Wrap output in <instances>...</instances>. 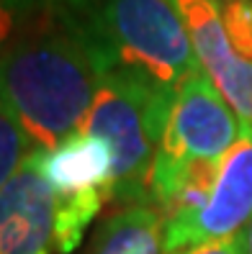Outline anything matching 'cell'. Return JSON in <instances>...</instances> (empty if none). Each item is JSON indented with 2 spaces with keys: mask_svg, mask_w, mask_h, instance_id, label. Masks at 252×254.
<instances>
[{
  "mask_svg": "<svg viewBox=\"0 0 252 254\" xmlns=\"http://www.w3.org/2000/svg\"><path fill=\"white\" fill-rule=\"evenodd\" d=\"M106 69L83 18L47 8L0 54V98L34 149H52L80 133Z\"/></svg>",
  "mask_w": 252,
  "mask_h": 254,
  "instance_id": "1",
  "label": "cell"
},
{
  "mask_svg": "<svg viewBox=\"0 0 252 254\" xmlns=\"http://www.w3.org/2000/svg\"><path fill=\"white\" fill-rule=\"evenodd\" d=\"M172 98L121 69L100 74L98 93L80 133L106 141L113 157L108 198L126 205H152V164L168 126Z\"/></svg>",
  "mask_w": 252,
  "mask_h": 254,
  "instance_id": "2",
  "label": "cell"
},
{
  "mask_svg": "<svg viewBox=\"0 0 252 254\" xmlns=\"http://www.w3.org/2000/svg\"><path fill=\"white\" fill-rule=\"evenodd\" d=\"M83 23L108 69L142 77L168 95L203 69L185 23L168 0H98Z\"/></svg>",
  "mask_w": 252,
  "mask_h": 254,
  "instance_id": "3",
  "label": "cell"
},
{
  "mask_svg": "<svg viewBox=\"0 0 252 254\" xmlns=\"http://www.w3.org/2000/svg\"><path fill=\"white\" fill-rule=\"evenodd\" d=\"M242 121L203 69L180 85L175 93L168 126L152 164V188L196 159L224 157L240 139Z\"/></svg>",
  "mask_w": 252,
  "mask_h": 254,
  "instance_id": "4",
  "label": "cell"
},
{
  "mask_svg": "<svg viewBox=\"0 0 252 254\" xmlns=\"http://www.w3.org/2000/svg\"><path fill=\"white\" fill-rule=\"evenodd\" d=\"M252 218V124H242L240 139L219 159L216 183L198 213L165 223L162 252L193 247L237 231H245Z\"/></svg>",
  "mask_w": 252,
  "mask_h": 254,
  "instance_id": "5",
  "label": "cell"
},
{
  "mask_svg": "<svg viewBox=\"0 0 252 254\" xmlns=\"http://www.w3.org/2000/svg\"><path fill=\"white\" fill-rule=\"evenodd\" d=\"M177 10L203 72L221 90L242 124H252V62L232 47L219 0H168Z\"/></svg>",
  "mask_w": 252,
  "mask_h": 254,
  "instance_id": "6",
  "label": "cell"
},
{
  "mask_svg": "<svg viewBox=\"0 0 252 254\" xmlns=\"http://www.w3.org/2000/svg\"><path fill=\"white\" fill-rule=\"evenodd\" d=\"M54 239V192L39 149L0 188V254H47Z\"/></svg>",
  "mask_w": 252,
  "mask_h": 254,
  "instance_id": "7",
  "label": "cell"
},
{
  "mask_svg": "<svg viewBox=\"0 0 252 254\" xmlns=\"http://www.w3.org/2000/svg\"><path fill=\"white\" fill-rule=\"evenodd\" d=\"M41 172L54 198L103 190L108 198L113 180V157L106 141L90 133H75L52 149H39Z\"/></svg>",
  "mask_w": 252,
  "mask_h": 254,
  "instance_id": "8",
  "label": "cell"
},
{
  "mask_svg": "<svg viewBox=\"0 0 252 254\" xmlns=\"http://www.w3.org/2000/svg\"><path fill=\"white\" fill-rule=\"evenodd\" d=\"M165 221L155 205H126L100 226L95 254H160Z\"/></svg>",
  "mask_w": 252,
  "mask_h": 254,
  "instance_id": "9",
  "label": "cell"
},
{
  "mask_svg": "<svg viewBox=\"0 0 252 254\" xmlns=\"http://www.w3.org/2000/svg\"><path fill=\"white\" fill-rule=\"evenodd\" d=\"M106 198L103 190H90L80 192V195H67V198H54V252L70 254L75 252L78 244L83 242L85 229L90 221L98 216L100 205Z\"/></svg>",
  "mask_w": 252,
  "mask_h": 254,
  "instance_id": "10",
  "label": "cell"
},
{
  "mask_svg": "<svg viewBox=\"0 0 252 254\" xmlns=\"http://www.w3.org/2000/svg\"><path fill=\"white\" fill-rule=\"evenodd\" d=\"M31 146L34 144L28 139V133L0 98V188L23 167L28 154L34 152Z\"/></svg>",
  "mask_w": 252,
  "mask_h": 254,
  "instance_id": "11",
  "label": "cell"
},
{
  "mask_svg": "<svg viewBox=\"0 0 252 254\" xmlns=\"http://www.w3.org/2000/svg\"><path fill=\"white\" fill-rule=\"evenodd\" d=\"M49 5L44 0H0V54L34 26Z\"/></svg>",
  "mask_w": 252,
  "mask_h": 254,
  "instance_id": "12",
  "label": "cell"
},
{
  "mask_svg": "<svg viewBox=\"0 0 252 254\" xmlns=\"http://www.w3.org/2000/svg\"><path fill=\"white\" fill-rule=\"evenodd\" d=\"M170 254H250L247 234L237 231V234L221 236V239H211V242H201V244H193V247L175 249Z\"/></svg>",
  "mask_w": 252,
  "mask_h": 254,
  "instance_id": "13",
  "label": "cell"
},
{
  "mask_svg": "<svg viewBox=\"0 0 252 254\" xmlns=\"http://www.w3.org/2000/svg\"><path fill=\"white\" fill-rule=\"evenodd\" d=\"M44 3L62 13H70L75 18H87L93 13V8L98 5V0H44Z\"/></svg>",
  "mask_w": 252,
  "mask_h": 254,
  "instance_id": "14",
  "label": "cell"
},
{
  "mask_svg": "<svg viewBox=\"0 0 252 254\" xmlns=\"http://www.w3.org/2000/svg\"><path fill=\"white\" fill-rule=\"evenodd\" d=\"M245 234H247V249H250V254H252V218H250V223H247Z\"/></svg>",
  "mask_w": 252,
  "mask_h": 254,
  "instance_id": "15",
  "label": "cell"
}]
</instances>
